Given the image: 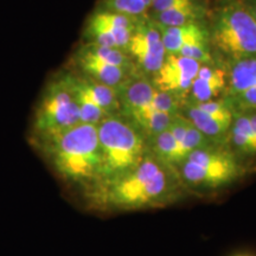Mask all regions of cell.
Returning a JSON list of instances; mask_svg holds the SVG:
<instances>
[{"label":"cell","instance_id":"obj_1","mask_svg":"<svg viewBox=\"0 0 256 256\" xmlns=\"http://www.w3.org/2000/svg\"><path fill=\"white\" fill-rule=\"evenodd\" d=\"M183 186L178 172L160 164L151 154L142 164L113 183L88 188L96 204L115 210L158 206L174 200Z\"/></svg>","mask_w":256,"mask_h":256},{"label":"cell","instance_id":"obj_19","mask_svg":"<svg viewBox=\"0 0 256 256\" xmlns=\"http://www.w3.org/2000/svg\"><path fill=\"white\" fill-rule=\"evenodd\" d=\"M78 50L86 54V55L92 57V58L100 60L102 62L121 66V68H124L127 70L132 66V62H130V56H128L126 51L115 49V48L102 46L94 43H84Z\"/></svg>","mask_w":256,"mask_h":256},{"label":"cell","instance_id":"obj_4","mask_svg":"<svg viewBox=\"0 0 256 256\" xmlns=\"http://www.w3.org/2000/svg\"><path fill=\"white\" fill-rule=\"evenodd\" d=\"M208 31L210 44L226 62L256 55V22L242 0L216 8Z\"/></svg>","mask_w":256,"mask_h":256},{"label":"cell","instance_id":"obj_21","mask_svg":"<svg viewBox=\"0 0 256 256\" xmlns=\"http://www.w3.org/2000/svg\"><path fill=\"white\" fill-rule=\"evenodd\" d=\"M211 44L210 42H198V43L188 44L179 50L176 55L188 57L200 64H211L212 63V56H211Z\"/></svg>","mask_w":256,"mask_h":256},{"label":"cell","instance_id":"obj_16","mask_svg":"<svg viewBox=\"0 0 256 256\" xmlns=\"http://www.w3.org/2000/svg\"><path fill=\"white\" fill-rule=\"evenodd\" d=\"M183 115L211 142L220 140L222 138H228L229 136L232 119H218V118L211 116L200 110L196 104H190V102L185 104Z\"/></svg>","mask_w":256,"mask_h":256},{"label":"cell","instance_id":"obj_14","mask_svg":"<svg viewBox=\"0 0 256 256\" xmlns=\"http://www.w3.org/2000/svg\"><path fill=\"white\" fill-rule=\"evenodd\" d=\"M226 89L224 98L256 88V55L226 62Z\"/></svg>","mask_w":256,"mask_h":256},{"label":"cell","instance_id":"obj_17","mask_svg":"<svg viewBox=\"0 0 256 256\" xmlns=\"http://www.w3.org/2000/svg\"><path fill=\"white\" fill-rule=\"evenodd\" d=\"M148 142L150 152H152L150 154L158 160L160 164L168 166L174 171H177L179 166L183 164L185 156L168 128L148 140Z\"/></svg>","mask_w":256,"mask_h":256},{"label":"cell","instance_id":"obj_24","mask_svg":"<svg viewBox=\"0 0 256 256\" xmlns=\"http://www.w3.org/2000/svg\"><path fill=\"white\" fill-rule=\"evenodd\" d=\"M243 4L247 6V8L250 11V14L254 17L256 22V0H242Z\"/></svg>","mask_w":256,"mask_h":256},{"label":"cell","instance_id":"obj_6","mask_svg":"<svg viewBox=\"0 0 256 256\" xmlns=\"http://www.w3.org/2000/svg\"><path fill=\"white\" fill-rule=\"evenodd\" d=\"M81 124L78 104L63 75L42 92L31 120L30 142L32 145Z\"/></svg>","mask_w":256,"mask_h":256},{"label":"cell","instance_id":"obj_10","mask_svg":"<svg viewBox=\"0 0 256 256\" xmlns=\"http://www.w3.org/2000/svg\"><path fill=\"white\" fill-rule=\"evenodd\" d=\"M226 89V72L212 64H202L190 90L188 92V102L200 104L215 100Z\"/></svg>","mask_w":256,"mask_h":256},{"label":"cell","instance_id":"obj_11","mask_svg":"<svg viewBox=\"0 0 256 256\" xmlns=\"http://www.w3.org/2000/svg\"><path fill=\"white\" fill-rule=\"evenodd\" d=\"M72 60L74 66L81 72L80 75L94 80L96 82H100L102 84L118 88L126 80H128L127 69L92 58V57L81 52L80 50L76 51Z\"/></svg>","mask_w":256,"mask_h":256},{"label":"cell","instance_id":"obj_22","mask_svg":"<svg viewBox=\"0 0 256 256\" xmlns=\"http://www.w3.org/2000/svg\"><path fill=\"white\" fill-rule=\"evenodd\" d=\"M198 2V0H152L151 8H150L152 10L153 14H154L177 8V6L191 4V2Z\"/></svg>","mask_w":256,"mask_h":256},{"label":"cell","instance_id":"obj_8","mask_svg":"<svg viewBox=\"0 0 256 256\" xmlns=\"http://www.w3.org/2000/svg\"><path fill=\"white\" fill-rule=\"evenodd\" d=\"M127 54L145 72L153 75L158 72L166 57V51L159 28L153 22L138 20L130 34Z\"/></svg>","mask_w":256,"mask_h":256},{"label":"cell","instance_id":"obj_15","mask_svg":"<svg viewBox=\"0 0 256 256\" xmlns=\"http://www.w3.org/2000/svg\"><path fill=\"white\" fill-rule=\"evenodd\" d=\"M120 101V112H127L145 107L152 101L156 88L152 83L142 78L126 80L116 88Z\"/></svg>","mask_w":256,"mask_h":256},{"label":"cell","instance_id":"obj_9","mask_svg":"<svg viewBox=\"0 0 256 256\" xmlns=\"http://www.w3.org/2000/svg\"><path fill=\"white\" fill-rule=\"evenodd\" d=\"M200 66L188 57L166 54L162 66L153 74L151 83L156 90L168 92L180 100L188 95Z\"/></svg>","mask_w":256,"mask_h":256},{"label":"cell","instance_id":"obj_25","mask_svg":"<svg viewBox=\"0 0 256 256\" xmlns=\"http://www.w3.org/2000/svg\"><path fill=\"white\" fill-rule=\"evenodd\" d=\"M238 256H246V255H238Z\"/></svg>","mask_w":256,"mask_h":256},{"label":"cell","instance_id":"obj_7","mask_svg":"<svg viewBox=\"0 0 256 256\" xmlns=\"http://www.w3.org/2000/svg\"><path fill=\"white\" fill-rule=\"evenodd\" d=\"M138 20V17H130L104 8L98 10L87 20L83 37L86 43L115 48L127 52L130 34Z\"/></svg>","mask_w":256,"mask_h":256},{"label":"cell","instance_id":"obj_20","mask_svg":"<svg viewBox=\"0 0 256 256\" xmlns=\"http://www.w3.org/2000/svg\"><path fill=\"white\" fill-rule=\"evenodd\" d=\"M152 0H104V10L130 16L140 17L151 8Z\"/></svg>","mask_w":256,"mask_h":256},{"label":"cell","instance_id":"obj_18","mask_svg":"<svg viewBox=\"0 0 256 256\" xmlns=\"http://www.w3.org/2000/svg\"><path fill=\"white\" fill-rule=\"evenodd\" d=\"M208 14L206 8L198 2L180 5L160 14H152V22L158 26H180L194 22H200Z\"/></svg>","mask_w":256,"mask_h":256},{"label":"cell","instance_id":"obj_5","mask_svg":"<svg viewBox=\"0 0 256 256\" xmlns=\"http://www.w3.org/2000/svg\"><path fill=\"white\" fill-rule=\"evenodd\" d=\"M177 172L185 186L212 190L236 182L246 168L232 150L212 144L191 152Z\"/></svg>","mask_w":256,"mask_h":256},{"label":"cell","instance_id":"obj_12","mask_svg":"<svg viewBox=\"0 0 256 256\" xmlns=\"http://www.w3.org/2000/svg\"><path fill=\"white\" fill-rule=\"evenodd\" d=\"M158 26V25H156ZM166 54L179 52L182 48L188 44L198 42H210L209 31L200 22L188 23L180 26H158Z\"/></svg>","mask_w":256,"mask_h":256},{"label":"cell","instance_id":"obj_13","mask_svg":"<svg viewBox=\"0 0 256 256\" xmlns=\"http://www.w3.org/2000/svg\"><path fill=\"white\" fill-rule=\"evenodd\" d=\"M232 108V124L230 127L228 139L232 151L241 158L256 156V142L250 119L247 112L242 108Z\"/></svg>","mask_w":256,"mask_h":256},{"label":"cell","instance_id":"obj_2","mask_svg":"<svg viewBox=\"0 0 256 256\" xmlns=\"http://www.w3.org/2000/svg\"><path fill=\"white\" fill-rule=\"evenodd\" d=\"M57 177L86 190L100 178L101 154L98 126L78 124L34 144Z\"/></svg>","mask_w":256,"mask_h":256},{"label":"cell","instance_id":"obj_23","mask_svg":"<svg viewBox=\"0 0 256 256\" xmlns=\"http://www.w3.org/2000/svg\"><path fill=\"white\" fill-rule=\"evenodd\" d=\"M235 108V107H234ZM247 112L249 119H250L252 122V132H254V136H255V142H256V108H242Z\"/></svg>","mask_w":256,"mask_h":256},{"label":"cell","instance_id":"obj_3","mask_svg":"<svg viewBox=\"0 0 256 256\" xmlns=\"http://www.w3.org/2000/svg\"><path fill=\"white\" fill-rule=\"evenodd\" d=\"M98 136L101 168L98 182L92 186L118 180L136 168L150 154L148 140L120 114L102 120L98 124Z\"/></svg>","mask_w":256,"mask_h":256}]
</instances>
